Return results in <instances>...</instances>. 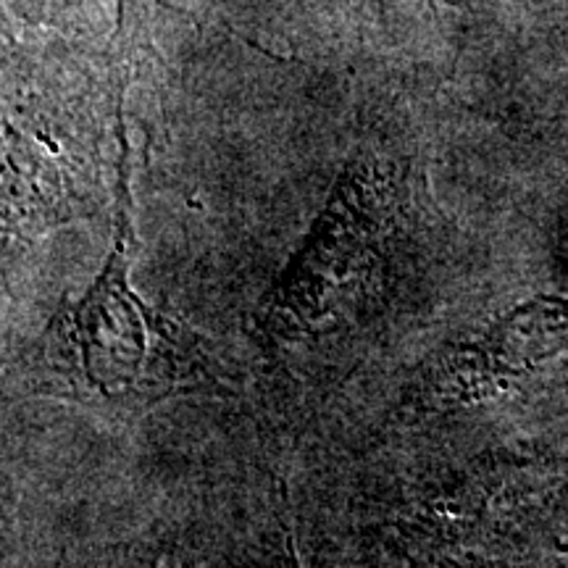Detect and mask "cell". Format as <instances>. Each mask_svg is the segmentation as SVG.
Here are the masks:
<instances>
[{
  "label": "cell",
  "mask_w": 568,
  "mask_h": 568,
  "mask_svg": "<svg viewBox=\"0 0 568 568\" xmlns=\"http://www.w3.org/2000/svg\"><path fill=\"white\" fill-rule=\"evenodd\" d=\"M130 219L119 216L116 251L101 280L71 311V339L80 347L84 374L103 393L134 389L159 382L163 361L180 353L184 329L148 308L126 282Z\"/></svg>",
  "instance_id": "obj_1"
},
{
  "label": "cell",
  "mask_w": 568,
  "mask_h": 568,
  "mask_svg": "<svg viewBox=\"0 0 568 568\" xmlns=\"http://www.w3.org/2000/svg\"><path fill=\"white\" fill-rule=\"evenodd\" d=\"M284 568H297V564L293 558H287V564H284Z\"/></svg>",
  "instance_id": "obj_2"
}]
</instances>
